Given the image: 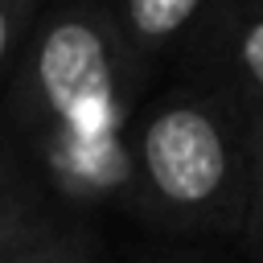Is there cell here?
<instances>
[{
  "label": "cell",
  "mask_w": 263,
  "mask_h": 263,
  "mask_svg": "<svg viewBox=\"0 0 263 263\" xmlns=\"http://www.w3.org/2000/svg\"><path fill=\"white\" fill-rule=\"evenodd\" d=\"M0 263H86V259H82V251H78L74 242H66V238H53V242H41V247H33V251H21V255H12V259H0Z\"/></svg>",
  "instance_id": "9c48e42d"
},
{
  "label": "cell",
  "mask_w": 263,
  "mask_h": 263,
  "mask_svg": "<svg viewBox=\"0 0 263 263\" xmlns=\"http://www.w3.org/2000/svg\"><path fill=\"white\" fill-rule=\"evenodd\" d=\"M37 0H0V82L12 78V66L21 58V45L37 21Z\"/></svg>",
  "instance_id": "52a82bcc"
},
{
  "label": "cell",
  "mask_w": 263,
  "mask_h": 263,
  "mask_svg": "<svg viewBox=\"0 0 263 263\" xmlns=\"http://www.w3.org/2000/svg\"><path fill=\"white\" fill-rule=\"evenodd\" d=\"M242 242L263 263V115H255V148H251V193L242 214Z\"/></svg>",
  "instance_id": "ba28073f"
},
{
  "label": "cell",
  "mask_w": 263,
  "mask_h": 263,
  "mask_svg": "<svg viewBox=\"0 0 263 263\" xmlns=\"http://www.w3.org/2000/svg\"><path fill=\"white\" fill-rule=\"evenodd\" d=\"M193 53L205 62L197 82L230 95L247 115H263V8L210 4L189 33Z\"/></svg>",
  "instance_id": "277c9868"
},
{
  "label": "cell",
  "mask_w": 263,
  "mask_h": 263,
  "mask_svg": "<svg viewBox=\"0 0 263 263\" xmlns=\"http://www.w3.org/2000/svg\"><path fill=\"white\" fill-rule=\"evenodd\" d=\"M136 205L177 234H238L251 193L255 115L197 78L132 111Z\"/></svg>",
  "instance_id": "6da1fadb"
},
{
  "label": "cell",
  "mask_w": 263,
  "mask_h": 263,
  "mask_svg": "<svg viewBox=\"0 0 263 263\" xmlns=\"http://www.w3.org/2000/svg\"><path fill=\"white\" fill-rule=\"evenodd\" d=\"M205 12H210L205 0H123V4H107L127 82H132L140 103H144V86H148L156 62H164L177 45H185Z\"/></svg>",
  "instance_id": "5b68a950"
},
{
  "label": "cell",
  "mask_w": 263,
  "mask_h": 263,
  "mask_svg": "<svg viewBox=\"0 0 263 263\" xmlns=\"http://www.w3.org/2000/svg\"><path fill=\"white\" fill-rule=\"evenodd\" d=\"M53 238L58 234L41 214V181L33 164H25L21 152L0 140V259H12Z\"/></svg>",
  "instance_id": "8992f818"
},
{
  "label": "cell",
  "mask_w": 263,
  "mask_h": 263,
  "mask_svg": "<svg viewBox=\"0 0 263 263\" xmlns=\"http://www.w3.org/2000/svg\"><path fill=\"white\" fill-rule=\"evenodd\" d=\"M132 115H95L25 140V156L49 197L70 205L136 201V164L127 144Z\"/></svg>",
  "instance_id": "3957f363"
},
{
  "label": "cell",
  "mask_w": 263,
  "mask_h": 263,
  "mask_svg": "<svg viewBox=\"0 0 263 263\" xmlns=\"http://www.w3.org/2000/svg\"><path fill=\"white\" fill-rule=\"evenodd\" d=\"M140 107L107 4L41 8L8 78V115L21 144L95 115H132Z\"/></svg>",
  "instance_id": "7a4b0ae2"
}]
</instances>
